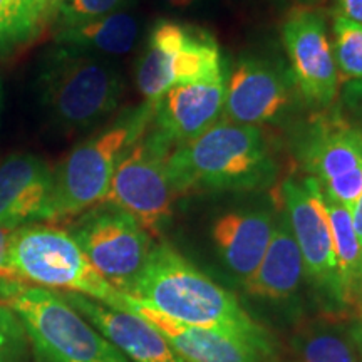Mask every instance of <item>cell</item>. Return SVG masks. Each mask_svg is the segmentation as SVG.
Returning <instances> with one entry per match:
<instances>
[{
  "label": "cell",
  "instance_id": "obj_1",
  "mask_svg": "<svg viewBox=\"0 0 362 362\" xmlns=\"http://www.w3.org/2000/svg\"><path fill=\"white\" fill-rule=\"evenodd\" d=\"M131 300L198 327L218 329L270 346L238 300L168 243L153 245L146 265L126 293Z\"/></svg>",
  "mask_w": 362,
  "mask_h": 362
},
{
  "label": "cell",
  "instance_id": "obj_2",
  "mask_svg": "<svg viewBox=\"0 0 362 362\" xmlns=\"http://www.w3.org/2000/svg\"><path fill=\"white\" fill-rule=\"evenodd\" d=\"M166 171L176 197L248 192L274 181L275 160L262 126L223 117L198 138L176 146L166 160Z\"/></svg>",
  "mask_w": 362,
  "mask_h": 362
},
{
  "label": "cell",
  "instance_id": "obj_3",
  "mask_svg": "<svg viewBox=\"0 0 362 362\" xmlns=\"http://www.w3.org/2000/svg\"><path fill=\"white\" fill-rule=\"evenodd\" d=\"M37 93L51 119L64 129H89L117 110L124 94L119 67L107 57L56 45L39 62Z\"/></svg>",
  "mask_w": 362,
  "mask_h": 362
},
{
  "label": "cell",
  "instance_id": "obj_4",
  "mask_svg": "<svg viewBox=\"0 0 362 362\" xmlns=\"http://www.w3.org/2000/svg\"><path fill=\"white\" fill-rule=\"evenodd\" d=\"M153 103L126 110L110 126L86 138L52 171V188L44 220H66L103 203L124 153L146 133Z\"/></svg>",
  "mask_w": 362,
  "mask_h": 362
},
{
  "label": "cell",
  "instance_id": "obj_5",
  "mask_svg": "<svg viewBox=\"0 0 362 362\" xmlns=\"http://www.w3.org/2000/svg\"><path fill=\"white\" fill-rule=\"evenodd\" d=\"M49 362H129L61 292L17 285L0 298Z\"/></svg>",
  "mask_w": 362,
  "mask_h": 362
},
{
  "label": "cell",
  "instance_id": "obj_6",
  "mask_svg": "<svg viewBox=\"0 0 362 362\" xmlns=\"http://www.w3.org/2000/svg\"><path fill=\"white\" fill-rule=\"evenodd\" d=\"M13 269L24 282L56 292L79 293L115 309L128 310L124 293L116 291L90 264L66 230L45 225H21L11 243Z\"/></svg>",
  "mask_w": 362,
  "mask_h": 362
},
{
  "label": "cell",
  "instance_id": "obj_7",
  "mask_svg": "<svg viewBox=\"0 0 362 362\" xmlns=\"http://www.w3.org/2000/svg\"><path fill=\"white\" fill-rule=\"evenodd\" d=\"M220 45L210 30L171 19H158L136 67V86L144 101H156L176 84L225 81Z\"/></svg>",
  "mask_w": 362,
  "mask_h": 362
},
{
  "label": "cell",
  "instance_id": "obj_8",
  "mask_svg": "<svg viewBox=\"0 0 362 362\" xmlns=\"http://www.w3.org/2000/svg\"><path fill=\"white\" fill-rule=\"evenodd\" d=\"M171 151L173 146L148 128L117 163L103 202L133 216L149 235L160 232L173 214L176 194L166 171Z\"/></svg>",
  "mask_w": 362,
  "mask_h": 362
},
{
  "label": "cell",
  "instance_id": "obj_9",
  "mask_svg": "<svg viewBox=\"0 0 362 362\" xmlns=\"http://www.w3.org/2000/svg\"><path fill=\"white\" fill-rule=\"evenodd\" d=\"M298 160L325 198L351 210L362 194V133L339 107L312 117L298 139Z\"/></svg>",
  "mask_w": 362,
  "mask_h": 362
},
{
  "label": "cell",
  "instance_id": "obj_10",
  "mask_svg": "<svg viewBox=\"0 0 362 362\" xmlns=\"http://www.w3.org/2000/svg\"><path fill=\"white\" fill-rule=\"evenodd\" d=\"M69 233L94 269L124 296L143 272L155 245L151 235L133 216L111 205L90 210Z\"/></svg>",
  "mask_w": 362,
  "mask_h": 362
},
{
  "label": "cell",
  "instance_id": "obj_11",
  "mask_svg": "<svg viewBox=\"0 0 362 362\" xmlns=\"http://www.w3.org/2000/svg\"><path fill=\"white\" fill-rule=\"evenodd\" d=\"M300 103L292 72L279 59L243 54L225 79V119L240 124L280 123Z\"/></svg>",
  "mask_w": 362,
  "mask_h": 362
},
{
  "label": "cell",
  "instance_id": "obj_12",
  "mask_svg": "<svg viewBox=\"0 0 362 362\" xmlns=\"http://www.w3.org/2000/svg\"><path fill=\"white\" fill-rule=\"evenodd\" d=\"M282 40L300 101L329 110L339 94V71L322 8L293 7L282 24Z\"/></svg>",
  "mask_w": 362,
  "mask_h": 362
},
{
  "label": "cell",
  "instance_id": "obj_13",
  "mask_svg": "<svg viewBox=\"0 0 362 362\" xmlns=\"http://www.w3.org/2000/svg\"><path fill=\"white\" fill-rule=\"evenodd\" d=\"M282 202L285 216L300 248L304 275L317 288L341 302L332 228L319 181L312 176L302 181L285 180Z\"/></svg>",
  "mask_w": 362,
  "mask_h": 362
},
{
  "label": "cell",
  "instance_id": "obj_14",
  "mask_svg": "<svg viewBox=\"0 0 362 362\" xmlns=\"http://www.w3.org/2000/svg\"><path fill=\"white\" fill-rule=\"evenodd\" d=\"M128 300V310L143 317L171 344L187 362H264L272 346L259 344L238 334L178 322L160 312Z\"/></svg>",
  "mask_w": 362,
  "mask_h": 362
},
{
  "label": "cell",
  "instance_id": "obj_15",
  "mask_svg": "<svg viewBox=\"0 0 362 362\" xmlns=\"http://www.w3.org/2000/svg\"><path fill=\"white\" fill-rule=\"evenodd\" d=\"M223 106L225 81L176 84L153 101L149 128L175 149L218 123Z\"/></svg>",
  "mask_w": 362,
  "mask_h": 362
},
{
  "label": "cell",
  "instance_id": "obj_16",
  "mask_svg": "<svg viewBox=\"0 0 362 362\" xmlns=\"http://www.w3.org/2000/svg\"><path fill=\"white\" fill-rule=\"evenodd\" d=\"M61 293L129 361L187 362L151 324L134 312L115 309L79 293Z\"/></svg>",
  "mask_w": 362,
  "mask_h": 362
},
{
  "label": "cell",
  "instance_id": "obj_17",
  "mask_svg": "<svg viewBox=\"0 0 362 362\" xmlns=\"http://www.w3.org/2000/svg\"><path fill=\"white\" fill-rule=\"evenodd\" d=\"M274 216L264 208H240L220 215L211 226V240L221 262L235 277L245 280L264 259L274 233Z\"/></svg>",
  "mask_w": 362,
  "mask_h": 362
},
{
  "label": "cell",
  "instance_id": "obj_18",
  "mask_svg": "<svg viewBox=\"0 0 362 362\" xmlns=\"http://www.w3.org/2000/svg\"><path fill=\"white\" fill-rule=\"evenodd\" d=\"M52 188V171L42 158L17 153L0 163V221L21 226L44 218Z\"/></svg>",
  "mask_w": 362,
  "mask_h": 362
},
{
  "label": "cell",
  "instance_id": "obj_19",
  "mask_svg": "<svg viewBox=\"0 0 362 362\" xmlns=\"http://www.w3.org/2000/svg\"><path fill=\"white\" fill-rule=\"evenodd\" d=\"M304 277L300 248L293 237L287 216L282 214L274 226V233L265 255L250 277L243 280L248 296L264 300H287L297 292Z\"/></svg>",
  "mask_w": 362,
  "mask_h": 362
},
{
  "label": "cell",
  "instance_id": "obj_20",
  "mask_svg": "<svg viewBox=\"0 0 362 362\" xmlns=\"http://www.w3.org/2000/svg\"><path fill=\"white\" fill-rule=\"evenodd\" d=\"M143 22L136 13L116 11L96 19L61 27L56 44L69 45L101 57H119L133 52L139 42Z\"/></svg>",
  "mask_w": 362,
  "mask_h": 362
},
{
  "label": "cell",
  "instance_id": "obj_21",
  "mask_svg": "<svg viewBox=\"0 0 362 362\" xmlns=\"http://www.w3.org/2000/svg\"><path fill=\"white\" fill-rule=\"evenodd\" d=\"M325 205L336 252L339 300L346 305H362V247L352 225L351 211L329 198H325Z\"/></svg>",
  "mask_w": 362,
  "mask_h": 362
},
{
  "label": "cell",
  "instance_id": "obj_22",
  "mask_svg": "<svg viewBox=\"0 0 362 362\" xmlns=\"http://www.w3.org/2000/svg\"><path fill=\"white\" fill-rule=\"evenodd\" d=\"M42 22L34 0H0V56H8L34 40Z\"/></svg>",
  "mask_w": 362,
  "mask_h": 362
},
{
  "label": "cell",
  "instance_id": "obj_23",
  "mask_svg": "<svg viewBox=\"0 0 362 362\" xmlns=\"http://www.w3.org/2000/svg\"><path fill=\"white\" fill-rule=\"evenodd\" d=\"M300 362H357L351 339L336 329L310 330L298 346Z\"/></svg>",
  "mask_w": 362,
  "mask_h": 362
},
{
  "label": "cell",
  "instance_id": "obj_24",
  "mask_svg": "<svg viewBox=\"0 0 362 362\" xmlns=\"http://www.w3.org/2000/svg\"><path fill=\"white\" fill-rule=\"evenodd\" d=\"M330 44L337 71L349 81L362 79V24L336 16Z\"/></svg>",
  "mask_w": 362,
  "mask_h": 362
},
{
  "label": "cell",
  "instance_id": "obj_25",
  "mask_svg": "<svg viewBox=\"0 0 362 362\" xmlns=\"http://www.w3.org/2000/svg\"><path fill=\"white\" fill-rule=\"evenodd\" d=\"M126 2L128 0H66L57 17L61 19L62 27L79 24V22L121 11Z\"/></svg>",
  "mask_w": 362,
  "mask_h": 362
},
{
  "label": "cell",
  "instance_id": "obj_26",
  "mask_svg": "<svg viewBox=\"0 0 362 362\" xmlns=\"http://www.w3.org/2000/svg\"><path fill=\"white\" fill-rule=\"evenodd\" d=\"M24 325L6 305H0V362H19Z\"/></svg>",
  "mask_w": 362,
  "mask_h": 362
},
{
  "label": "cell",
  "instance_id": "obj_27",
  "mask_svg": "<svg viewBox=\"0 0 362 362\" xmlns=\"http://www.w3.org/2000/svg\"><path fill=\"white\" fill-rule=\"evenodd\" d=\"M16 228L17 226L0 221V296L17 285H25L11 260V243Z\"/></svg>",
  "mask_w": 362,
  "mask_h": 362
},
{
  "label": "cell",
  "instance_id": "obj_28",
  "mask_svg": "<svg viewBox=\"0 0 362 362\" xmlns=\"http://www.w3.org/2000/svg\"><path fill=\"white\" fill-rule=\"evenodd\" d=\"M341 93L342 115L362 133V79H351L344 84Z\"/></svg>",
  "mask_w": 362,
  "mask_h": 362
},
{
  "label": "cell",
  "instance_id": "obj_29",
  "mask_svg": "<svg viewBox=\"0 0 362 362\" xmlns=\"http://www.w3.org/2000/svg\"><path fill=\"white\" fill-rule=\"evenodd\" d=\"M170 11L180 13H206L211 11L215 0H160Z\"/></svg>",
  "mask_w": 362,
  "mask_h": 362
},
{
  "label": "cell",
  "instance_id": "obj_30",
  "mask_svg": "<svg viewBox=\"0 0 362 362\" xmlns=\"http://www.w3.org/2000/svg\"><path fill=\"white\" fill-rule=\"evenodd\" d=\"M336 16L362 24V0H334Z\"/></svg>",
  "mask_w": 362,
  "mask_h": 362
},
{
  "label": "cell",
  "instance_id": "obj_31",
  "mask_svg": "<svg viewBox=\"0 0 362 362\" xmlns=\"http://www.w3.org/2000/svg\"><path fill=\"white\" fill-rule=\"evenodd\" d=\"M42 21H51L59 16V11L64 6L66 0H34Z\"/></svg>",
  "mask_w": 362,
  "mask_h": 362
},
{
  "label": "cell",
  "instance_id": "obj_32",
  "mask_svg": "<svg viewBox=\"0 0 362 362\" xmlns=\"http://www.w3.org/2000/svg\"><path fill=\"white\" fill-rule=\"evenodd\" d=\"M349 211H351V218H352V225H354L356 235L357 238H359V243L362 247V194L357 198V202L351 206Z\"/></svg>",
  "mask_w": 362,
  "mask_h": 362
},
{
  "label": "cell",
  "instance_id": "obj_33",
  "mask_svg": "<svg viewBox=\"0 0 362 362\" xmlns=\"http://www.w3.org/2000/svg\"><path fill=\"white\" fill-rule=\"evenodd\" d=\"M293 7H305V8H322L327 0H291Z\"/></svg>",
  "mask_w": 362,
  "mask_h": 362
},
{
  "label": "cell",
  "instance_id": "obj_34",
  "mask_svg": "<svg viewBox=\"0 0 362 362\" xmlns=\"http://www.w3.org/2000/svg\"><path fill=\"white\" fill-rule=\"evenodd\" d=\"M354 342L357 344V347H359V351L362 354V314H361L359 322H357V327L354 329Z\"/></svg>",
  "mask_w": 362,
  "mask_h": 362
},
{
  "label": "cell",
  "instance_id": "obj_35",
  "mask_svg": "<svg viewBox=\"0 0 362 362\" xmlns=\"http://www.w3.org/2000/svg\"><path fill=\"white\" fill-rule=\"evenodd\" d=\"M2 104H4V93H2V83H0V115H2Z\"/></svg>",
  "mask_w": 362,
  "mask_h": 362
}]
</instances>
